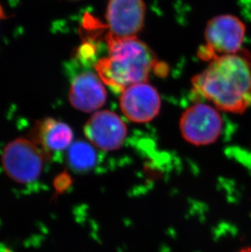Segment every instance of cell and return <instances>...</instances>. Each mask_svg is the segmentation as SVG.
<instances>
[{"mask_svg":"<svg viewBox=\"0 0 251 252\" xmlns=\"http://www.w3.org/2000/svg\"><path fill=\"white\" fill-rule=\"evenodd\" d=\"M198 97L213 103L219 110L242 114L251 107V59L248 53L220 56L192 79Z\"/></svg>","mask_w":251,"mask_h":252,"instance_id":"6da1fadb","label":"cell"},{"mask_svg":"<svg viewBox=\"0 0 251 252\" xmlns=\"http://www.w3.org/2000/svg\"><path fill=\"white\" fill-rule=\"evenodd\" d=\"M109 54L97 61L95 69L102 82L116 92L149 81L159 62L151 48L137 38H106Z\"/></svg>","mask_w":251,"mask_h":252,"instance_id":"7a4b0ae2","label":"cell"},{"mask_svg":"<svg viewBox=\"0 0 251 252\" xmlns=\"http://www.w3.org/2000/svg\"><path fill=\"white\" fill-rule=\"evenodd\" d=\"M49 158L31 140L18 138L5 146L2 155L3 170L11 180L22 185L38 181Z\"/></svg>","mask_w":251,"mask_h":252,"instance_id":"3957f363","label":"cell"},{"mask_svg":"<svg viewBox=\"0 0 251 252\" xmlns=\"http://www.w3.org/2000/svg\"><path fill=\"white\" fill-rule=\"evenodd\" d=\"M246 35V25L233 15H220L209 21L205 30L206 45L198 52L200 58L213 61L217 57L239 53Z\"/></svg>","mask_w":251,"mask_h":252,"instance_id":"277c9868","label":"cell"},{"mask_svg":"<svg viewBox=\"0 0 251 252\" xmlns=\"http://www.w3.org/2000/svg\"><path fill=\"white\" fill-rule=\"evenodd\" d=\"M223 125V119L216 108L203 103L188 108L180 120L183 138L197 146L216 142L222 133Z\"/></svg>","mask_w":251,"mask_h":252,"instance_id":"5b68a950","label":"cell"},{"mask_svg":"<svg viewBox=\"0 0 251 252\" xmlns=\"http://www.w3.org/2000/svg\"><path fill=\"white\" fill-rule=\"evenodd\" d=\"M146 5L144 0H109L105 20L106 38H137L145 27Z\"/></svg>","mask_w":251,"mask_h":252,"instance_id":"8992f818","label":"cell"},{"mask_svg":"<svg viewBox=\"0 0 251 252\" xmlns=\"http://www.w3.org/2000/svg\"><path fill=\"white\" fill-rule=\"evenodd\" d=\"M84 133L89 142L103 151H114L123 146L127 136V126L123 119L110 110L94 113L88 119Z\"/></svg>","mask_w":251,"mask_h":252,"instance_id":"52a82bcc","label":"cell"},{"mask_svg":"<svg viewBox=\"0 0 251 252\" xmlns=\"http://www.w3.org/2000/svg\"><path fill=\"white\" fill-rule=\"evenodd\" d=\"M119 105L130 121L146 124L158 115L161 97L154 86L145 82L125 88L121 93Z\"/></svg>","mask_w":251,"mask_h":252,"instance_id":"ba28073f","label":"cell"},{"mask_svg":"<svg viewBox=\"0 0 251 252\" xmlns=\"http://www.w3.org/2000/svg\"><path fill=\"white\" fill-rule=\"evenodd\" d=\"M97 74L83 72L74 78L69 88V102L76 110L92 113L99 110L107 100L106 89Z\"/></svg>","mask_w":251,"mask_h":252,"instance_id":"9c48e42d","label":"cell"},{"mask_svg":"<svg viewBox=\"0 0 251 252\" xmlns=\"http://www.w3.org/2000/svg\"><path fill=\"white\" fill-rule=\"evenodd\" d=\"M74 133L69 125L48 118L36 124L31 132V140L38 145L48 158L52 153L67 150L73 144Z\"/></svg>","mask_w":251,"mask_h":252,"instance_id":"30bf717a","label":"cell"},{"mask_svg":"<svg viewBox=\"0 0 251 252\" xmlns=\"http://www.w3.org/2000/svg\"><path fill=\"white\" fill-rule=\"evenodd\" d=\"M97 155L93 145L78 140L73 143L67 153L69 167L77 172H85L95 167Z\"/></svg>","mask_w":251,"mask_h":252,"instance_id":"8fae6325","label":"cell"},{"mask_svg":"<svg viewBox=\"0 0 251 252\" xmlns=\"http://www.w3.org/2000/svg\"><path fill=\"white\" fill-rule=\"evenodd\" d=\"M72 184H73V179L68 172L63 171L62 173L59 174L58 176H56L54 180L56 194L59 195L65 193L70 188Z\"/></svg>","mask_w":251,"mask_h":252,"instance_id":"7c38bea8","label":"cell"},{"mask_svg":"<svg viewBox=\"0 0 251 252\" xmlns=\"http://www.w3.org/2000/svg\"><path fill=\"white\" fill-rule=\"evenodd\" d=\"M251 252V247H248V248H244L241 249L239 252Z\"/></svg>","mask_w":251,"mask_h":252,"instance_id":"4fadbf2b","label":"cell"},{"mask_svg":"<svg viewBox=\"0 0 251 252\" xmlns=\"http://www.w3.org/2000/svg\"><path fill=\"white\" fill-rule=\"evenodd\" d=\"M3 17H4V12L2 11V7L0 5V19H2Z\"/></svg>","mask_w":251,"mask_h":252,"instance_id":"5bb4252c","label":"cell"},{"mask_svg":"<svg viewBox=\"0 0 251 252\" xmlns=\"http://www.w3.org/2000/svg\"><path fill=\"white\" fill-rule=\"evenodd\" d=\"M72 1H75V0H72Z\"/></svg>","mask_w":251,"mask_h":252,"instance_id":"9a60e30c","label":"cell"}]
</instances>
